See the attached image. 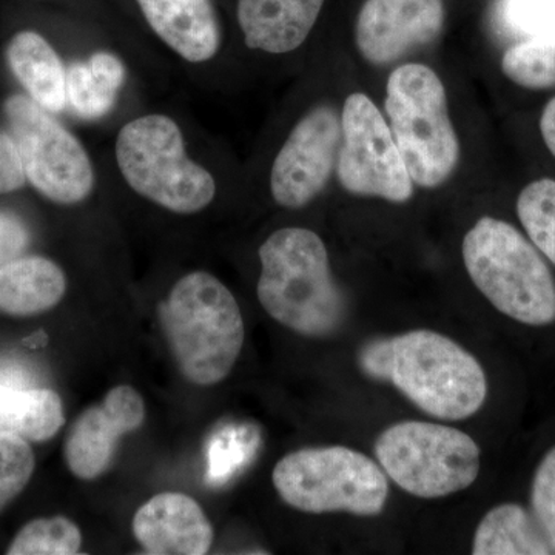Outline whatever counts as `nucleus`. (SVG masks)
<instances>
[{"instance_id":"obj_1","label":"nucleus","mask_w":555,"mask_h":555,"mask_svg":"<svg viewBox=\"0 0 555 555\" xmlns=\"http://www.w3.org/2000/svg\"><path fill=\"white\" fill-rule=\"evenodd\" d=\"M360 364L369 377L392 383L427 415L449 422L477 414L488 396L476 358L451 338L425 328L371 343Z\"/></svg>"},{"instance_id":"obj_2","label":"nucleus","mask_w":555,"mask_h":555,"mask_svg":"<svg viewBox=\"0 0 555 555\" xmlns=\"http://www.w3.org/2000/svg\"><path fill=\"white\" fill-rule=\"evenodd\" d=\"M257 294L273 320L305 337H328L346 320V298L332 276L327 248L315 232L276 230L259 247Z\"/></svg>"},{"instance_id":"obj_3","label":"nucleus","mask_w":555,"mask_h":555,"mask_svg":"<svg viewBox=\"0 0 555 555\" xmlns=\"http://www.w3.org/2000/svg\"><path fill=\"white\" fill-rule=\"evenodd\" d=\"M179 371L193 385L222 382L244 345L243 313L217 276L192 272L175 284L159 309Z\"/></svg>"},{"instance_id":"obj_4","label":"nucleus","mask_w":555,"mask_h":555,"mask_svg":"<svg viewBox=\"0 0 555 555\" xmlns=\"http://www.w3.org/2000/svg\"><path fill=\"white\" fill-rule=\"evenodd\" d=\"M470 280L503 315L528 326L555 321V281L537 247L502 219H478L463 240Z\"/></svg>"},{"instance_id":"obj_5","label":"nucleus","mask_w":555,"mask_h":555,"mask_svg":"<svg viewBox=\"0 0 555 555\" xmlns=\"http://www.w3.org/2000/svg\"><path fill=\"white\" fill-rule=\"evenodd\" d=\"M116 163L131 190L178 215L198 214L217 196L210 171L189 158L184 134L170 116H139L116 138Z\"/></svg>"},{"instance_id":"obj_6","label":"nucleus","mask_w":555,"mask_h":555,"mask_svg":"<svg viewBox=\"0 0 555 555\" xmlns=\"http://www.w3.org/2000/svg\"><path fill=\"white\" fill-rule=\"evenodd\" d=\"M385 108L412 182L423 189L440 188L459 166L460 142L437 73L425 64L393 69L387 79Z\"/></svg>"},{"instance_id":"obj_7","label":"nucleus","mask_w":555,"mask_h":555,"mask_svg":"<svg viewBox=\"0 0 555 555\" xmlns=\"http://www.w3.org/2000/svg\"><path fill=\"white\" fill-rule=\"evenodd\" d=\"M272 480L288 506L309 514L378 516L389 495L383 467L363 452L346 447L292 452L278 462Z\"/></svg>"},{"instance_id":"obj_8","label":"nucleus","mask_w":555,"mask_h":555,"mask_svg":"<svg viewBox=\"0 0 555 555\" xmlns=\"http://www.w3.org/2000/svg\"><path fill=\"white\" fill-rule=\"evenodd\" d=\"M375 455L386 476L418 499H441L469 488L481 465L473 437L426 422L387 427L375 443Z\"/></svg>"},{"instance_id":"obj_9","label":"nucleus","mask_w":555,"mask_h":555,"mask_svg":"<svg viewBox=\"0 0 555 555\" xmlns=\"http://www.w3.org/2000/svg\"><path fill=\"white\" fill-rule=\"evenodd\" d=\"M31 98L14 94L5 102L10 137L20 150L25 177L40 195L72 206L94 189V169L75 134Z\"/></svg>"},{"instance_id":"obj_10","label":"nucleus","mask_w":555,"mask_h":555,"mask_svg":"<svg viewBox=\"0 0 555 555\" xmlns=\"http://www.w3.org/2000/svg\"><path fill=\"white\" fill-rule=\"evenodd\" d=\"M343 142L337 173L346 192L403 204L414 195V182L389 124L375 102L352 93L341 113Z\"/></svg>"},{"instance_id":"obj_11","label":"nucleus","mask_w":555,"mask_h":555,"mask_svg":"<svg viewBox=\"0 0 555 555\" xmlns=\"http://www.w3.org/2000/svg\"><path fill=\"white\" fill-rule=\"evenodd\" d=\"M341 115L331 105L310 109L292 129L270 170L278 206L302 208L326 189L341 149Z\"/></svg>"},{"instance_id":"obj_12","label":"nucleus","mask_w":555,"mask_h":555,"mask_svg":"<svg viewBox=\"0 0 555 555\" xmlns=\"http://www.w3.org/2000/svg\"><path fill=\"white\" fill-rule=\"evenodd\" d=\"M443 0H366L358 13L356 43L369 64L385 67L440 38Z\"/></svg>"},{"instance_id":"obj_13","label":"nucleus","mask_w":555,"mask_h":555,"mask_svg":"<svg viewBox=\"0 0 555 555\" xmlns=\"http://www.w3.org/2000/svg\"><path fill=\"white\" fill-rule=\"evenodd\" d=\"M145 418L141 393L131 386H116L101 404L76 420L65 440V462L73 476L94 480L112 465L122 436L139 429Z\"/></svg>"},{"instance_id":"obj_14","label":"nucleus","mask_w":555,"mask_h":555,"mask_svg":"<svg viewBox=\"0 0 555 555\" xmlns=\"http://www.w3.org/2000/svg\"><path fill=\"white\" fill-rule=\"evenodd\" d=\"M133 534L152 555H204L214 543V528L203 507L181 492H163L139 507Z\"/></svg>"},{"instance_id":"obj_15","label":"nucleus","mask_w":555,"mask_h":555,"mask_svg":"<svg viewBox=\"0 0 555 555\" xmlns=\"http://www.w3.org/2000/svg\"><path fill=\"white\" fill-rule=\"evenodd\" d=\"M152 31L190 64L217 56L221 22L214 0H137Z\"/></svg>"},{"instance_id":"obj_16","label":"nucleus","mask_w":555,"mask_h":555,"mask_svg":"<svg viewBox=\"0 0 555 555\" xmlns=\"http://www.w3.org/2000/svg\"><path fill=\"white\" fill-rule=\"evenodd\" d=\"M326 0H238L236 21L248 49L291 53L308 40Z\"/></svg>"},{"instance_id":"obj_17","label":"nucleus","mask_w":555,"mask_h":555,"mask_svg":"<svg viewBox=\"0 0 555 555\" xmlns=\"http://www.w3.org/2000/svg\"><path fill=\"white\" fill-rule=\"evenodd\" d=\"M7 61L36 104L50 113L65 108L67 69L49 40L36 31H20L7 47Z\"/></svg>"},{"instance_id":"obj_18","label":"nucleus","mask_w":555,"mask_h":555,"mask_svg":"<svg viewBox=\"0 0 555 555\" xmlns=\"http://www.w3.org/2000/svg\"><path fill=\"white\" fill-rule=\"evenodd\" d=\"M64 270L43 257H20L0 266V312L30 317L50 310L64 298Z\"/></svg>"},{"instance_id":"obj_19","label":"nucleus","mask_w":555,"mask_h":555,"mask_svg":"<svg viewBox=\"0 0 555 555\" xmlns=\"http://www.w3.org/2000/svg\"><path fill=\"white\" fill-rule=\"evenodd\" d=\"M64 425V404L54 390L0 383V433L42 443L56 436Z\"/></svg>"},{"instance_id":"obj_20","label":"nucleus","mask_w":555,"mask_h":555,"mask_svg":"<svg viewBox=\"0 0 555 555\" xmlns=\"http://www.w3.org/2000/svg\"><path fill=\"white\" fill-rule=\"evenodd\" d=\"M474 555L553 554L535 517L524 507L506 503L486 514L478 525Z\"/></svg>"},{"instance_id":"obj_21","label":"nucleus","mask_w":555,"mask_h":555,"mask_svg":"<svg viewBox=\"0 0 555 555\" xmlns=\"http://www.w3.org/2000/svg\"><path fill=\"white\" fill-rule=\"evenodd\" d=\"M126 83V67L115 54L98 51L89 62H76L67 69V101L86 119L108 115Z\"/></svg>"},{"instance_id":"obj_22","label":"nucleus","mask_w":555,"mask_h":555,"mask_svg":"<svg viewBox=\"0 0 555 555\" xmlns=\"http://www.w3.org/2000/svg\"><path fill=\"white\" fill-rule=\"evenodd\" d=\"M502 72L511 82L529 90L555 87V20L505 51Z\"/></svg>"},{"instance_id":"obj_23","label":"nucleus","mask_w":555,"mask_h":555,"mask_svg":"<svg viewBox=\"0 0 555 555\" xmlns=\"http://www.w3.org/2000/svg\"><path fill=\"white\" fill-rule=\"evenodd\" d=\"M517 214L529 240L555 266V181L539 179L521 190Z\"/></svg>"},{"instance_id":"obj_24","label":"nucleus","mask_w":555,"mask_h":555,"mask_svg":"<svg viewBox=\"0 0 555 555\" xmlns=\"http://www.w3.org/2000/svg\"><path fill=\"white\" fill-rule=\"evenodd\" d=\"M82 545L76 524L65 517L38 518L24 526L7 550L9 555H73Z\"/></svg>"},{"instance_id":"obj_25","label":"nucleus","mask_w":555,"mask_h":555,"mask_svg":"<svg viewBox=\"0 0 555 555\" xmlns=\"http://www.w3.org/2000/svg\"><path fill=\"white\" fill-rule=\"evenodd\" d=\"M258 436L244 426L230 425L219 429L207 443V483L221 486L246 465L257 449Z\"/></svg>"},{"instance_id":"obj_26","label":"nucleus","mask_w":555,"mask_h":555,"mask_svg":"<svg viewBox=\"0 0 555 555\" xmlns=\"http://www.w3.org/2000/svg\"><path fill=\"white\" fill-rule=\"evenodd\" d=\"M36 459L24 438L0 433V513L30 483Z\"/></svg>"},{"instance_id":"obj_27","label":"nucleus","mask_w":555,"mask_h":555,"mask_svg":"<svg viewBox=\"0 0 555 555\" xmlns=\"http://www.w3.org/2000/svg\"><path fill=\"white\" fill-rule=\"evenodd\" d=\"M532 516L542 528L551 550L555 554V448L547 452L537 467L532 481Z\"/></svg>"},{"instance_id":"obj_28","label":"nucleus","mask_w":555,"mask_h":555,"mask_svg":"<svg viewBox=\"0 0 555 555\" xmlns=\"http://www.w3.org/2000/svg\"><path fill=\"white\" fill-rule=\"evenodd\" d=\"M555 20V0H507L506 21L514 30L532 36Z\"/></svg>"},{"instance_id":"obj_29","label":"nucleus","mask_w":555,"mask_h":555,"mask_svg":"<svg viewBox=\"0 0 555 555\" xmlns=\"http://www.w3.org/2000/svg\"><path fill=\"white\" fill-rule=\"evenodd\" d=\"M30 244V232L20 217L0 210V266L20 258Z\"/></svg>"},{"instance_id":"obj_30","label":"nucleus","mask_w":555,"mask_h":555,"mask_svg":"<svg viewBox=\"0 0 555 555\" xmlns=\"http://www.w3.org/2000/svg\"><path fill=\"white\" fill-rule=\"evenodd\" d=\"M25 181L27 177L16 142L10 134L0 131V195L16 192L24 188Z\"/></svg>"},{"instance_id":"obj_31","label":"nucleus","mask_w":555,"mask_h":555,"mask_svg":"<svg viewBox=\"0 0 555 555\" xmlns=\"http://www.w3.org/2000/svg\"><path fill=\"white\" fill-rule=\"evenodd\" d=\"M540 131H542L543 141L546 147L553 153L555 158V98L547 102L540 118Z\"/></svg>"}]
</instances>
